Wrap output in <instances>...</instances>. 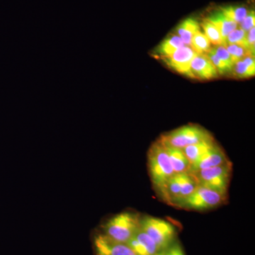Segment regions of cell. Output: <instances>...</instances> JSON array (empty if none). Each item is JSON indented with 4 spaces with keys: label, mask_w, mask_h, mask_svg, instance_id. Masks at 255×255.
Listing matches in <instances>:
<instances>
[{
    "label": "cell",
    "mask_w": 255,
    "mask_h": 255,
    "mask_svg": "<svg viewBox=\"0 0 255 255\" xmlns=\"http://www.w3.org/2000/svg\"><path fill=\"white\" fill-rule=\"evenodd\" d=\"M140 228L153 240L160 251L168 248L175 239L173 225L163 219L145 216L140 219Z\"/></svg>",
    "instance_id": "obj_6"
},
{
    "label": "cell",
    "mask_w": 255,
    "mask_h": 255,
    "mask_svg": "<svg viewBox=\"0 0 255 255\" xmlns=\"http://www.w3.org/2000/svg\"><path fill=\"white\" fill-rule=\"evenodd\" d=\"M165 147L174 173L189 172L190 162L184 155L182 149L167 147V146H165Z\"/></svg>",
    "instance_id": "obj_13"
},
{
    "label": "cell",
    "mask_w": 255,
    "mask_h": 255,
    "mask_svg": "<svg viewBox=\"0 0 255 255\" xmlns=\"http://www.w3.org/2000/svg\"><path fill=\"white\" fill-rule=\"evenodd\" d=\"M157 255H185L182 247L177 243H173L168 248L159 252Z\"/></svg>",
    "instance_id": "obj_27"
},
{
    "label": "cell",
    "mask_w": 255,
    "mask_h": 255,
    "mask_svg": "<svg viewBox=\"0 0 255 255\" xmlns=\"http://www.w3.org/2000/svg\"><path fill=\"white\" fill-rule=\"evenodd\" d=\"M226 195L209 188L199 185L196 190L178 207L195 211L214 209L224 202Z\"/></svg>",
    "instance_id": "obj_7"
},
{
    "label": "cell",
    "mask_w": 255,
    "mask_h": 255,
    "mask_svg": "<svg viewBox=\"0 0 255 255\" xmlns=\"http://www.w3.org/2000/svg\"><path fill=\"white\" fill-rule=\"evenodd\" d=\"M247 38H248V48L252 54L254 55L255 50V27L251 28L249 31L247 32Z\"/></svg>",
    "instance_id": "obj_28"
},
{
    "label": "cell",
    "mask_w": 255,
    "mask_h": 255,
    "mask_svg": "<svg viewBox=\"0 0 255 255\" xmlns=\"http://www.w3.org/2000/svg\"><path fill=\"white\" fill-rule=\"evenodd\" d=\"M127 244L137 255H157L160 252L153 240L140 228Z\"/></svg>",
    "instance_id": "obj_11"
},
{
    "label": "cell",
    "mask_w": 255,
    "mask_h": 255,
    "mask_svg": "<svg viewBox=\"0 0 255 255\" xmlns=\"http://www.w3.org/2000/svg\"><path fill=\"white\" fill-rule=\"evenodd\" d=\"M199 187L191 173L174 174L157 189L161 197L167 204L178 206Z\"/></svg>",
    "instance_id": "obj_1"
},
{
    "label": "cell",
    "mask_w": 255,
    "mask_h": 255,
    "mask_svg": "<svg viewBox=\"0 0 255 255\" xmlns=\"http://www.w3.org/2000/svg\"><path fill=\"white\" fill-rule=\"evenodd\" d=\"M227 49L228 53L231 55V59L233 65L237 63L239 60H243V58L248 56V55H254L252 54L249 50H247L246 48L243 47L238 46L236 44H227L224 45Z\"/></svg>",
    "instance_id": "obj_23"
},
{
    "label": "cell",
    "mask_w": 255,
    "mask_h": 255,
    "mask_svg": "<svg viewBox=\"0 0 255 255\" xmlns=\"http://www.w3.org/2000/svg\"><path fill=\"white\" fill-rule=\"evenodd\" d=\"M232 172L231 162L201 169L191 173L199 185L209 188L226 195Z\"/></svg>",
    "instance_id": "obj_5"
},
{
    "label": "cell",
    "mask_w": 255,
    "mask_h": 255,
    "mask_svg": "<svg viewBox=\"0 0 255 255\" xmlns=\"http://www.w3.org/2000/svg\"><path fill=\"white\" fill-rule=\"evenodd\" d=\"M234 75L238 78H248L255 74V60L254 55H248L243 60L234 64L233 68Z\"/></svg>",
    "instance_id": "obj_17"
},
{
    "label": "cell",
    "mask_w": 255,
    "mask_h": 255,
    "mask_svg": "<svg viewBox=\"0 0 255 255\" xmlns=\"http://www.w3.org/2000/svg\"><path fill=\"white\" fill-rule=\"evenodd\" d=\"M184 46H185V44L179 36L177 35H172L160 43L157 52L164 58H168L173 54L176 50Z\"/></svg>",
    "instance_id": "obj_18"
},
{
    "label": "cell",
    "mask_w": 255,
    "mask_h": 255,
    "mask_svg": "<svg viewBox=\"0 0 255 255\" xmlns=\"http://www.w3.org/2000/svg\"><path fill=\"white\" fill-rule=\"evenodd\" d=\"M191 73L194 78L210 80L217 78L219 73L206 54H197L191 62Z\"/></svg>",
    "instance_id": "obj_12"
},
{
    "label": "cell",
    "mask_w": 255,
    "mask_h": 255,
    "mask_svg": "<svg viewBox=\"0 0 255 255\" xmlns=\"http://www.w3.org/2000/svg\"><path fill=\"white\" fill-rule=\"evenodd\" d=\"M241 27L242 29L245 31H249L251 28H254L255 26V11H251L248 12L246 17L241 23Z\"/></svg>",
    "instance_id": "obj_26"
},
{
    "label": "cell",
    "mask_w": 255,
    "mask_h": 255,
    "mask_svg": "<svg viewBox=\"0 0 255 255\" xmlns=\"http://www.w3.org/2000/svg\"><path fill=\"white\" fill-rule=\"evenodd\" d=\"M147 159L151 181L157 190L175 173L165 146L159 140L151 146L147 154Z\"/></svg>",
    "instance_id": "obj_2"
},
{
    "label": "cell",
    "mask_w": 255,
    "mask_h": 255,
    "mask_svg": "<svg viewBox=\"0 0 255 255\" xmlns=\"http://www.w3.org/2000/svg\"><path fill=\"white\" fill-rule=\"evenodd\" d=\"M211 43L204 32H196L191 39L190 47L197 54H206L211 48Z\"/></svg>",
    "instance_id": "obj_19"
},
{
    "label": "cell",
    "mask_w": 255,
    "mask_h": 255,
    "mask_svg": "<svg viewBox=\"0 0 255 255\" xmlns=\"http://www.w3.org/2000/svg\"><path fill=\"white\" fill-rule=\"evenodd\" d=\"M211 50L214 52L220 60H222L230 68L233 69V65H233L232 59H231V55L228 53L226 47L223 46V45H220V46H215L214 48H211Z\"/></svg>",
    "instance_id": "obj_25"
},
{
    "label": "cell",
    "mask_w": 255,
    "mask_h": 255,
    "mask_svg": "<svg viewBox=\"0 0 255 255\" xmlns=\"http://www.w3.org/2000/svg\"><path fill=\"white\" fill-rule=\"evenodd\" d=\"M216 144L214 140H208L187 146L182 150L191 164L212 148Z\"/></svg>",
    "instance_id": "obj_16"
},
{
    "label": "cell",
    "mask_w": 255,
    "mask_h": 255,
    "mask_svg": "<svg viewBox=\"0 0 255 255\" xmlns=\"http://www.w3.org/2000/svg\"><path fill=\"white\" fill-rule=\"evenodd\" d=\"M206 55H207L208 58H209L211 63L214 65L215 68L217 70L218 73L222 74L223 75V74H226L232 71L233 69L230 68V67L226 65L224 62H223L222 60H220L211 49H210L209 51L208 52Z\"/></svg>",
    "instance_id": "obj_24"
},
{
    "label": "cell",
    "mask_w": 255,
    "mask_h": 255,
    "mask_svg": "<svg viewBox=\"0 0 255 255\" xmlns=\"http://www.w3.org/2000/svg\"><path fill=\"white\" fill-rule=\"evenodd\" d=\"M207 20L219 29L224 41V44L229 33L238 27L237 23L225 16L221 11L211 15L209 18H207Z\"/></svg>",
    "instance_id": "obj_14"
},
{
    "label": "cell",
    "mask_w": 255,
    "mask_h": 255,
    "mask_svg": "<svg viewBox=\"0 0 255 255\" xmlns=\"http://www.w3.org/2000/svg\"><path fill=\"white\" fill-rule=\"evenodd\" d=\"M228 162H231V161L228 159L224 151L216 144L212 148L210 149L197 160L190 164L189 173H192L201 169L216 167Z\"/></svg>",
    "instance_id": "obj_10"
},
{
    "label": "cell",
    "mask_w": 255,
    "mask_h": 255,
    "mask_svg": "<svg viewBox=\"0 0 255 255\" xmlns=\"http://www.w3.org/2000/svg\"><path fill=\"white\" fill-rule=\"evenodd\" d=\"M196 55L197 53L190 46L185 45L176 50L171 56L164 58V60L170 68L177 73L187 75L191 78H194L191 73V62Z\"/></svg>",
    "instance_id": "obj_8"
},
{
    "label": "cell",
    "mask_w": 255,
    "mask_h": 255,
    "mask_svg": "<svg viewBox=\"0 0 255 255\" xmlns=\"http://www.w3.org/2000/svg\"><path fill=\"white\" fill-rule=\"evenodd\" d=\"M140 218L131 212H124L112 218L104 229L107 237L119 243H127L140 228Z\"/></svg>",
    "instance_id": "obj_3"
},
{
    "label": "cell",
    "mask_w": 255,
    "mask_h": 255,
    "mask_svg": "<svg viewBox=\"0 0 255 255\" xmlns=\"http://www.w3.org/2000/svg\"><path fill=\"white\" fill-rule=\"evenodd\" d=\"M221 12L230 19L240 24L248 14V10L243 6H228L221 9Z\"/></svg>",
    "instance_id": "obj_22"
},
{
    "label": "cell",
    "mask_w": 255,
    "mask_h": 255,
    "mask_svg": "<svg viewBox=\"0 0 255 255\" xmlns=\"http://www.w3.org/2000/svg\"><path fill=\"white\" fill-rule=\"evenodd\" d=\"M214 140L206 129L197 125L184 126L162 135L159 141L164 146L183 149L199 142Z\"/></svg>",
    "instance_id": "obj_4"
},
{
    "label": "cell",
    "mask_w": 255,
    "mask_h": 255,
    "mask_svg": "<svg viewBox=\"0 0 255 255\" xmlns=\"http://www.w3.org/2000/svg\"><path fill=\"white\" fill-rule=\"evenodd\" d=\"M200 30V25L197 21L192 18H187L178 26L177 36H179L186 46H190L192 37Z\"/></svg>",
    "instance_id": "obj_15"
},
{
    "label": "cell",
    "mask_w": 255,
    "mask_h": 255,
    "mask_svg": "<svg viewBox=\"0 0 255 255\" xmlns=\"http://www.w3.org/2000/svg\"><path fill=\"white\" fill-rule=\"evenodd\" d=\"M95 248L97 255H137L126 243L114 241L105 234L95 238Z\"/></svg>",
    "instance_id": "obj_9"
},
{
    "label": "cell",
    "mask_w": 255,
    "mask_h": 255,
    "mask_svg": "<svg viewBox=\"0 0 255 255\" xmlns=\"http://www.w3.org/2000/svg\"><path fill=\"white\" fill-rule=\"evenodd\" d=\"M227 44L238 45V46L243 47V48L249 50L248 38H247V32L242 29L241 27H238L234 31L230 33L227 38H226L224 45Z\"/></svg>",
    "instance_id": "obj_21"
},
{
    "label": "cell",
    "mask_w": 255,
    "mask_h": 255,
    "mask_svg": "<svg viewBox=\"0 0 255 255\" xmlns=\"http://www.w3.org/2000/svg\"><path fill=\"white\" fill-rule=\"evenodd\" d=\"M201 26L203 28V30H204V34L207 37L211 44H214V46L224 45V41H223L221 33H220L219 29L212 23L206 19L203 21Z\"/></svg>",
    "instance_id": "obj_20"
}]
</instances>
